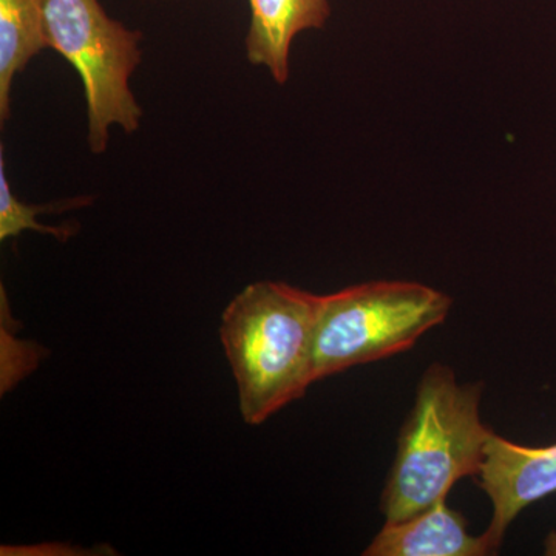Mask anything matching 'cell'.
<instances>
[{
  "label": "cell",
  "mask_w": 556,
  "mask_h": 556,
  "mask_svg": "<svg viewBox=\"0 0 556 556\" xmlns=\"http://www.w3.org/2000/svg\"><path fill=\"white\" fill-rule=\"evenodd\" d=\"M320 306L321 295L260 280L241 289L223 311L219 340L248 426H262L316 383Z\"/></svg>",
  "instance_id": "6da1fadb"
},
{
  "label": "cell",
  "mask_w": 556,
  "mask_h": 556,
  "mask_svg": "<svg viewBox=\"0 0 556 556\" xmlns=\"http://www.w3.org/2000/svg\"><path fill=\"white\" fill-rule=\"evenodd\" d=\"M482 393L484 383H460L453 368L439 362L420 376L380 496L388 525L447 500L460 479L479 477L495 434L481 419Z\"/></svg>",
  "instance_id": "7a4b0ae2"
},
{
  "label": "cell",
  "mask_w": 556,
  "mask_h": 556,
  "mask_svg": "<svg viewBox=\"0 0 556 556\" xmlns=\"http://www.w3.org/2000/svg\"><path fill=\"white\" fill-rule=\"evenodd\" d=\"M453 300L407 280H375L321 295L314 379L405 353L444 324Z\"/></svg>",
  "instance_id": "3957f363"
},
{
  "label": "cell",
  "mask_w": 556,
  "mask_h": 556,
  "mask_svg": "<svg viewBox=\"0 0 556 556\" xmlns=\"http://www.w3.org/2000/svg\"><path fill=\"white\" fill-rule=\"evenodd\" d=\"M47 47L78 73L87 105V141L93 155L109 148L110 130L139 129L142 109L130 80L142 60L141 31L113 20L100 0H49Z\"/></svg>",
  "instance_id": "277c9868"
},
{
  "label": "cell",
  "mask_w": 556,
  "mask_h": 556,
  "mask_svg": "<svg viewBox=\"0 0 556 556\" xmlns=\"http://www.w3.org/2000/svg\"><path fill=\"white\" fill-rule=\"evenodd\" d=\"M477 479L493 507L485 532L501 547L508 527L526 507L556 493V444L525 447L495 433Z\"/></svg>",
  "instance_id": "5b68a950"
},
{
  "label": "cell",
  "mask_w": 556,
  "mask_h": 556,
  "mask_svg": "<svg viewBox=\"0 0 556 556\" xmlns=\"http://www.w3.org/2000/svg\"><path fill=\"white\" fill-rule=\"evenodd\" d=\"M500 548L486 532L471 535L466 517L444 500L405 521L386 522L362 555L489 556Z\"/></svg>",
  "instance_id": "8992f818"
},
{
  "label": "cell",
  "mask_w": 556,
  "mask_h": 556,
  "mask_svg": "<svg viewBox=\"0 0 556 556\" xmlns=\"http://www.w3.org/2000/svg\"><path fill=\"white\" fill-rule=\"evenodd\" d=\"M247 56L277 84L289 79L291 49L300 33L320 30L331 16L329 0H249Z\"/></svg>",
  "instance_id": "52a82bcc"
},
{
  "label": "cell",
  "mask_w": 556,
  "mask_h": 556,
  "mask_svg": "<svg viewBox=\"0 0 556 556\" xmlns=\"http://www.w3.org/2000/svg\"><path fill=\"white\" fill-rule=\"evenodd\" d=\"M49 0H0V121L11 115L14 79L47 47Z\"/></svg>",
  "instance_id": "ba28073f"
},
{
  "label": "cell",
  "mask_w": 556,
  "mask_h": 556,
  "mask_svg": "<svg viewBox=\"0 0 556 556\" xmlns=\"http://www.w3.org/2000/svg\"><path fill=\"white\" fill-rule=\"evenodd\" d=\"M93 203L91 197H75V199L60 200L56 203L27 204L14 195L11 189L9 175H7L3 149L0 152V241L16 239L21 233L31 232L47 233L54 237L61 243H65L75 236L76 226H49L39 223L36 217L40 214H61L90 206Z\"/></svg>",
  "instance_id": "9c48e42d"
},
{
  "label": "cell",
  "mask_w": 556,
  "mask_h": 556,
  "mask_svg": "<svg viewBox=\"0 0 556 556\" xmlns=\"http://www.w3.org/2000/svg\"><path fill=\"white\" fill-rule=\"evenodd\" d=\"M544 555L556 556V530L548 533L546 541H544Z\"/></svg>",
  "instance_id": "30bf717a"
}]
</instances>
